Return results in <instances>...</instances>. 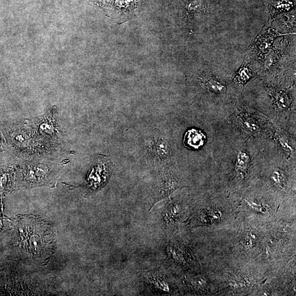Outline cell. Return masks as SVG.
<instances>
[{
    "label": "cell",
    "instance_id": "ba28073f",
    "mask_svg": "<svg viewBox=\"0 0 296 296\" xmlns=\"http://www.w3.org/2000/svg\"><path fill=\"white\" fill-rule=\"evenodd\" d=\"M188 144L194 148H198L203 144V136L200 132L196 130L189 131L187 134Z\"/></svg>",
    "mask_w": 296,
    "mask_h": 296
},
{
    "label": "cell",
    "instance_id": "7a4b0ae2",
    "mask_svg": "<svg viewBox=\"0 0 296 296\" xmlns=\"http://www.w3.org/2000/svg\"><path fill=\"white\" fill-rule=\"evenodd\" d=\"M139 281L145 295L167 296L174 294L171 279L162 265L142 272Z\"/></svg>",
    "mask_w": 296,
    "mask_h": 296
},
{
    "label": "cell",
    "instance_id": "8992f818",
    "mask_svg": "<svg viewBox=\"0 0 296 296\" xmlns=\"http://www.w3.org/2000/svg\"><path fill=\"white\" fill-rule=\"evenodd\" d=\"M269 89L271 91L270 94L273 96L275 107L279 110L280 114L281 112L289 110L291 101L286 91L272 88Z\"/></svg>",
    "mask_w": 296,
    "mask_h": 296
},
{
    "label": "cell",
    "instance_id": "5b68a950",
    "mask_svg": "<svg viewBox=\"0 0 296 296\" xmlns=\"http://www.w3.org/2000/svg\"><path fill=\"white\" fill-rule=\"evenodd\" d=\"M259 65L257 60L250 55H247L241 68L232 77L233 80L240 89L243 90L249 81L256 78L259 72Z\"/></svg>",
    "mask_w": 296,
    "mask_h": 296
},
{
    "label": "cell",
    "instance_id": "52a82bcc",
    "mask_svg": "<svg viewBox=\"0 0 296 296\" xmlns=\"http://www.w3.org/2000/svg\"><path fill=\"white\" fill-rule=\"evenodd\" d=\"M151 146L150 150L152 155L157 156L159 159H165L170 155V149L167 143L163 140L155 141Z\"/></svg>",
    "mask_w": 296,
    "mask_h": 296
},
{
    "label": "cell",
    "instance_id": "6da1fadb",
    "mask_svg": "<svg viewBox=\"0 0 296 296\" xmlns=\"http://www.w3.org/2000/svg\"><path fill=\"white\" fill-rule=\"evenodd\" d=\"M191 82L198 98L210 108H234L242 94L231 75L213 66L196 69Z\"/></svg>",
    "mask_w": 296,
    "mask_h": 296
},
{
    "label": "cell",
    "instance_id": "3957f363",
    "mask_svg": "<svg viewBox=\"0 0 296 296\" xmlns=\"http://www.w3.org/2000/svg\"><path fill=\"white\" fill-rule=\"evenodd\" d=\"M27 224L24 229V247L35 255L42 254L50 241L48 231L37 221L33 220Z\"/></svg>",
    "mask_w": 296,
    "mask_h": 296
},
{
    "label": "cell",
    "instance_id": "277c9868",
    "mask_svg": "<svg viewBox=\"0 0 296 296\" xmlns=\"http://www.w3.org/2000/svg\"><path fill=\"white\" fill-rule=\"evenodd\" d=\"M184 214L180 201L174 197L169 198L158 216V224L162 230L170 231L181 221Z\"/></svg>",
    "mask_w": 296,
    "mask_h": 296
},
{
    "label": "cell",
    "instance_id": "9c48e42d",
    "mask_svg": "<svg viewBox=\"0 0 296 296\" xmlns=\"http://www.w3.org/2000/svg\"><path fill=\"white\" fill-rule=\"evenodd\" d=\"M187 9L191 13L202 12L204 8V3L202 0H192L187 3Z\"/></svg>",
    "mask_w": 296,
    "mask_h": 296
},
{
    "label": "cell",
    "instance_id": "30bf717a",
    "mask_svg": "<svg viewBox=\"0 0 296 296\" xmlns=\"http://www.w3.org/2000/svg\"><path fill=\"white\" fill-rule=\"evenodd\" d=\"M250 241H251V239H250V240L249 239L246 240V241H245L244 242H250ZM245 246H246L247 247V246H249V244L247 243H245Z\"/></svg>",
    "mask_w": 296,
    "mask_h": 296
}]
</instances>
